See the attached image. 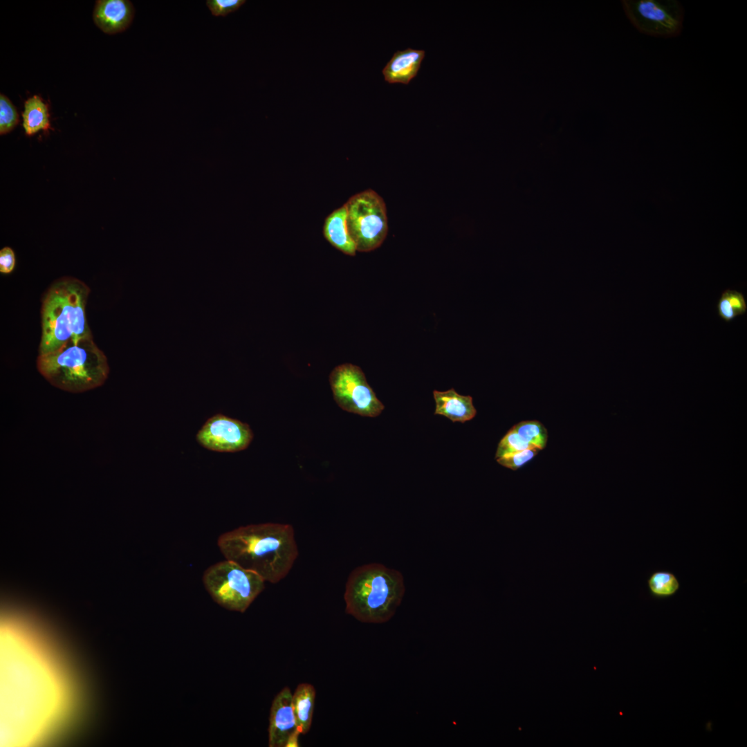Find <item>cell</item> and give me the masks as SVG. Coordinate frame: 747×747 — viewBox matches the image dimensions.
Segmentation results:
<instances>
[{"label": "cell", "instance_id": "8", "mask_svg": "<svg viewBox=\"0 0 747 747\" xmlns=\"http://www.w3.org/2000/svg\"><path fill=\"white\" fill-rule=\"evenodd\" d=\"M622 4L640 33L668 38L677 37L682 31L684 10L676 0H625Z\"/></svg>", "mask_w": 747, "mask_h": 747}, {"label": "cell", "instance_id": "4", "mask_svg": "<svg viewBox=\"0 0 747 747\" xmlns=\"http://www.w3.org/2000/svg\"><path fill=\"white\" fill-rule=\"evenodd\" d=\"M37 367L52 385L71 393L101 386L109 372L107 357L92 335L71 340L53 352L39 355Z\"/></svg>", "mask_w": 747, "mask_h": 747}, {"label": "cell", "instance_id": "6", "mask_svg": "<svg viewBox=\"0 0 747 747\" xmlns=\"http://www.w3.org/2000/svg\"><path fill=\"white\" fill-rule=\"evenodd\" d=\"M344 206L347 227L356 250L369 252L378 248L388 231L386 206L382 197L367 190L351 196Z\"/></svg>", "mask_w": 747, "mask_h": 747}, {"label": "cell", "instance_id": "21", "mask_svg": "<svg viewBox=\"0 0 747 747\" xmlns=\"http://www.w3.org/2000/svg\"><path fill=\"white\" fill-rule=\"evenodd\" d=\"M538 452V448L532 447L498 458L497 461L506 468L516 470L533 459Z\"/></svg>", "mask_w": 747, "mask_h": 747}, {"label": "cell", "instance_id": "26", "mask_svg": "<svg viewBox=\"0 0 747 747\" xmlns=\"http://www.w3.org/2000/svg\"><path fill=\"white\" fill-rule=\"evenodd\" d=\"M301 733L298 729L293 732L288 737L285 747H299V737Z\"/></svg>", "mask_w": 747, "mask_h": 747}, {"label": "cell", "instance_id": "12", "mask_svg": "<svg viewBox=\"0 0 747 747\" xmlns=\"http://www.w3.org/2000/svg\"><path fill=\"white\" fill-rule=\"evenodd\" d=\"M425 53L424 50L411 48L396 51L382 71L385 80L390 84H409L416 76Z\"/></svg>", "mask_w": 747, "mask_h": 747}, {"label": "cell", "instance_id": "1", "mask_svg": "<svg viewBox=\"0 0 747 747\" xmlns=\"http://www.w3.org/2000/svg\"><path fill=\"white\" fill-rule=\"evenodd\" d=\"M217 544L226 560L273 584L288 574L299 555L294 528L288 524L240 526L221 535Z\"/></svg>", "mask_w": 747, "mask_h": 747}, {"label": "cell", "instance_id": "10", "mask_svg": "<svg viewBox=\"0 0 747 747\" xmlns=\"http://www.w3.org/2000/svg\"><path fill=\"white\" fill-rule=\"evenodd\" d=\"M292 696L290 688L285 687L273 701L268 726L269 747H285L290 735L297 729Z\"/></svg>", "mask_w": 747, "mask_h": 747}, {"label": "cell", "instance_id": "25", "mask_svg": "<svg viewBox=\"0 0 747 747\" xmlns=\"http://www.w3.org/2000/svg\"><path fill=\"white\" fill-rule=\"evenodd\" d=\"M717 313L719 316L727 322H731L737 317L730 303L723 293H722L718 301Z\"/></svg>", "mask_w": 747, "mask_h": 747}, {"label": "cell", "instance_id": "14", "mask_svg": "<svg viewBox=\"0 0 747 747\" xmlns=\"http://www.w3.org/2000/svg\"><path fill=\"white\" fill-rule=\"evenodd\" d=\"M346 219L347 210L344 205L326 217L323 232L324 237L333 246L346 255L353 256L356 247L348 232Z\"/></svg>", "mask_w": 747, "mask_h": 747}, {"label": "cell", "instance_id": "13", "mask_svg": "<svg viewBox=\"0 0 747 747\" xmlns=\"http://www.w3.org/2000/svg\"><path fill=\"white\" fill-rule=\"evenodd\" d=\"M433 396L436 403L434 414L460 423L470 421L476 415L477 410L470 396L460 395L452 388L445 391L434 390Z\"/></svg>", "mask_w": 747, "mask_h": 747}, {"label": "cell", "instance_id": "24", "mask_svg": "<svg viewBox=\"0 0 747 747\" xmlns=\"http://www.w3.org/2000/svg\"><path fill=\"white\" fill-rule=\"evenodd\" d=\"M15 266V255L10 247H4L0 250V272L8 274L11 273Z\"/></svg>", "mask_w": 747, "mask_h": 747}, {"label": "cell", "instance_id": "9", "mask_svg": "<svg viewBox=\"0 0 747 747\" xmlns=\"http://www.w3.org/2000/svg\"><path fill=\"white\" fill-rule=\"evenodd\" d=\"M196 437L198 443L209 450L235 452L249 446L253 432L247 423L217 414L205 421Z\"/></svg>", "mask_w": 747, "mask_h": 747}, {"label": "cell", "instance_id": "7", "mask_svg": "<svg viewBox=\"0 0 747 747\" xmlns=\"http://www.w3.org/2000/svg\"><path fill=\"white\" fill-rule=\"evenodd\" d=\"M333 398L348 412L362 416L376 417L385 406L369 385L362 369L350 363L335 367L329 376Z\"/></svg>", "mask_w": 747, "mask_h": 747}, {"label": "cell", "instance_id": "19", "mask_svg": "<svg viewBox=\"0 0 747 747\" xmlns=\"http://www.w3.org/2000/svg\"><path fill=\"white\" fill-rule=\"evenodd\" d=\"M19 122V115L12 102L3 94L0 95V134L10 132Z\"/></svg>", "mask_w": 747, "mask_h": 747}, {"label": "cell", "instance_id": "15", "mask_svg": "<svg viewBox=\"0 0 747 747\" xmlns=\"http://www.w3.org/2000/svg\"><path fill=\"white\" fill-rule=\"evenodd\" d=\"M316 692L309 683L297 685L292 696V706L297 727L301 734H306L311 726Z\"/></svg>", "mask_w": 747, "mask_h": 747}, {"label": "cell", "instance_id": "18", "mask_svg": "<svg viewBox=\"0 0 747 747\" xmlns=\"http://www.w3.org/2000/svg\"><path fill=\"white\" fill-rule=\"evenodd\" d=\"M513 429L527 443L542 450L545 448L548 433L545 427L536 421H523L515 425Z\"/></svg>", "mask_w": 747, "mask_h": 747}, {"label": "cell", "instance_id": "2", "mask_svg": "<svg viewBox=\"0 0 747 747\" xmlns=\"http://www.w3.org/2000/svg\"><path fill=\"white\" fill-rule=\"evenodd\" d=\"M405 591L400 571L380 563L358 566L345 584V612L361 622H387L401 604Z\"/></svg>", "mask_w": 747, "mask_h": 747}, {"label": "cell", "instance_id": "16", "mask_svg": "<svg viewBox=\"0 0 747 747\" xmlns=\"http://www.w3.org/2000/svg\"><path fill=\"white\" fill-rule=\"evenodd\" d=\"M48 105L37 95L24 102L22 113L23 127L27 136H31L40 130L48 131L50 127Z\"/></svg>", "mask_w": 747, "mask_h": 747}, {"label": "cell", "instance_id": "20", "mask_svg": "<svg viewBox=\"0 0 747 747\" xmlns=\"http://www.w3.org/2000/svg\"><path fill=\"white\" fill-rule=\"evenodd\" d=\"M532 447L533 446L526 443L512 428L499 442L496 452L495 459H497L504 456L515 453Z\"/></svg>", "mask_w": 747, "mask_h": 747}, {"label": "cell", "instance_id": "17", "mask_svg": "<svg viewBox=\"0 0 747 747\" xmlns=\"http://www.w3.org/2000/svg\"><path fill=\"white\" fill-rule=\"evenodd\" d=\"M650 594L656 598H667L675 595L680 588L676 575L669 571H656L647 580Z\"/></svg>", "mask_w": 747, "mask_h": 747}, {"label": "cell", "instance_id": "23", "mask_svg": "<svg viewBox=\"0 0 747 747\" xmlns=\"http://www.w3.org/2000/svg\"><path fill=\"white\" fill-rule=\"evenodd\" d=\"M723 293L727 297L737 316L746 313L747 304L744 296L741 292L726 289Z\"/></svg>", "mask_w": 747, "mask_h": 747}, {"label": "cell", "instance_id": "11", "mask_svg": "<svg viewBox=\"0 0 747 747\" xmlns=\"http://www.w3.org/2000/svg\"><path fill=\"white\" fill-rule=\"evenodd\" d=\"M134 12L132 3L128 0H98L93 9V19L102 31L116 34L129 26Z\"/></svg>", "mask_w": 747, "mask_h": 747}, {"label": "cell", "instance_id": "3", "mask_svg": "<svg viewBox=\"0 0 747 747\" xmlns=\"http://www.w3.org/2000/svg\"><path fill=\"white\" fill-rule=\"evenodd\" d=\"M89 288L71 277L55 282L42 307V335L39 355L53 352L66 342L92 335L86 317Z\"/></svg>", "mask_w": 747, "mask_h": 747}, {"label": "cell", "instance_id": "5", "mask_svg": "<svg viewBox=\"0 0 747 747\" xmlns=\"http://www.w3.org/2000/svg\"><path fill=\"white\" fill-rule=\"evenodd\" d=\"M203 584L220 606L243 613L265 588L266 581L256 573L225 560L208 568Z\"/></svg>", "mask_w": 747, "mask_h": 747}, {"label": "cell", "instance_id": "22", "mask_svg": "<svg viewBox=\"0 0 747 747\" xmlns=\"http://www.w3.org/2000/svg\"><path fill=\"white\" fill-rule=\"evenodd\" d=\"M244 0H208L206 5L212 15L225 17L241 7Z\"/></svg>", "mask_w": 747, "mask_h": 747}]
</instances>
